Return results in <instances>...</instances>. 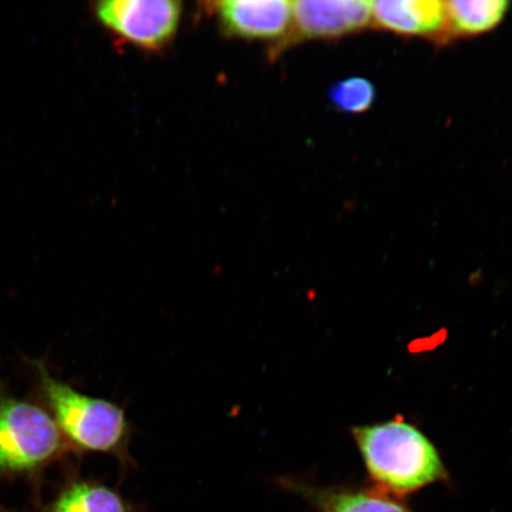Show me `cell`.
<instances>
[{
  "mask_svg": "<svg viewBox=\"0 0 512 512\" xmlns=\"http://www.w3.org/2000/svg\"><path fill=\"white\" fill-rule=\"evenodd\" d=\"M351 433L371 482L383 494L406 498L448 480L437 446L405 420L357 426Z\"/></svg>",
  "mask_w": 512,
  "mask_h": 512,
  "instance_id": "1",
  "label": "cell"
},
{
  "mask_svg": "<svg viewBox=\"0 0 512 512\" xmlns=\"http://www.w3.org/2000/svg\"><path fill=\"white\" fill-rule=\"evenodd\" d=\"M35 368L49 412L69 444L81 451L111 454L124 464L132 463V427L123 408L93 398L57 380L41 362Z\"/></svg>",
  "mask_w": 512,
  "mask_h": 512,
  "instance_id": "2",
  "label": "cell"
},
{
  "mask_svg": "<svg viewBox=\"0 0 512 512\" xmlns=\"http://www.w3.org/2000/svg\"><path fill=\"white\" fill-rule=\"evenodd\" d=\"M66 446L53 415L29 401L0 394V475H34Z\"/></svg>",
  "mask_w": 512,
  "mask_h": 512,
  "instance_id": "3",
  "label": "cell"
},
{
  "mask_svg": "<svg viewBox=\"0 0 512 512\" xmlns=\"http://www.w3.org/2000/svg\"><path fill=\"white\" fill-rule=\"evenodd\" d=\"M183 6L177 0H106L95 14L104 27L132 46L162 51L175 40Z\"/></svg>",
  "mask_w": 512,
  "mask_h": 512,
  "instance_id": "4",
  "label": "cell"
},
{
  "mask_svg": "<svg viewBox=\"0 0 512 512\" xmlns=\"http://www.w3.org/2000/svg\"><path fill=\"white\" fill-rule=\"evenodd\" d=\"M373 22L371 3L364 0H299L293 2L290 34L271 49V57L307 40H334L362 31Z\"/></svg>",
  "mask_w": 512,
  "mask_h": 512,
  "instance_id": "5",
  "label": "cell"
},
{
  "mask_svg": "<svg viewBox=\"0 0 512 512\" xmlns=\"http://www.w3.org/2000/svg\"><path fill=\"white\" fill-rule=\"evenodd\" d=\"M214 6L222 34L229 38L275 46L292 28L293 2L287 0H224Z\"/></svg>",
  "mask_w": 512,
  "mask_h": 512,
  "instance_id": "6",
  "label": "cell"
},
{
  "mask_svg": "<svg viewBox=\"0 0 512 512\" xmlns=\"http://www.w3.org/2000/svg\"><path fill=\"white\" fill-rule=\"evenodd\" d=\"M278 485L303 499L316 512H413L398 498L351 486H320L305 479L283 477Z\"/></svg>",
  "mask_w": 512,
  "mask_h": 512,
  "instance_id": "7",
  "label": "cell"
},
{
  "mask_svg": "<svg viewBox=\"0 0 512 512\" xmlns=\"http://www.w3.org/2000/svg\"><path fill=\"white\" fill-rule=\"evenodd\" d=\"M377 28L401 36L447 41L445 2L439 0H380L371 3Z\"/></svg>",
  "mask_w": 512,
  "mask_h": 512,
  "instance_id": "8",
  "label": "cell"
},
{
  "mask_svg": "<svg viewBox=\"0 0 512 512\" xmlns=\"http://www.w3.org/2000/svg\"><path fill=\"white\" fill-rule=\"evenodd\" d=\"M507 0H451L445 2L447 37H472L498 27L507 16Z\"/></svg>",
  "mask_w": 512,
  "mask_h": 512,
  "instance_id": "9",
  "label": "cell"
},
{
  "mask_svg": "<svg viewBox=\"0 0 512 512\" xmlns=\"http://www.w3.org/2000/svg\"><path fill=\"white\" fill-rule=\"evenodd\" d=\"M48 512H132L118 491L88 479H74L60 491Z\"/></svg>",
  "mask_w": 512,
  "mask_h": 512,
  "instance_id": "10",
  "label": "cell"
},
{
  "mask_svg": "<svg viewBox=\"0 0 512 512\" xmlns=\"http://www.w3.org/2000/svg\"><path fill=\"white\" fill-rule=\"evenodd\" d=\"M329 100L338 112L366 113L375 104L376 88L368 79L352 76L331 86Z\"/></svg>",
  "mask_w": 512,
  "mask_h": 512,
  "instance_id": "11",
  "label": "cell"
},
{
  "mask_svg": "<svg viewBox=\"0 0 512 512\" xmlns=\"http://www.w3.org/2000/svg\"><path fill=\"white\" fill-rule=\"evenodd\" d=\"M2 512H10V511H5V510H3Z\"/></svg>",
  "mask_w": 512,
  "mask_h": 512,
  "instance_id": "12",
  "label": "cell"
}]
</instances>
